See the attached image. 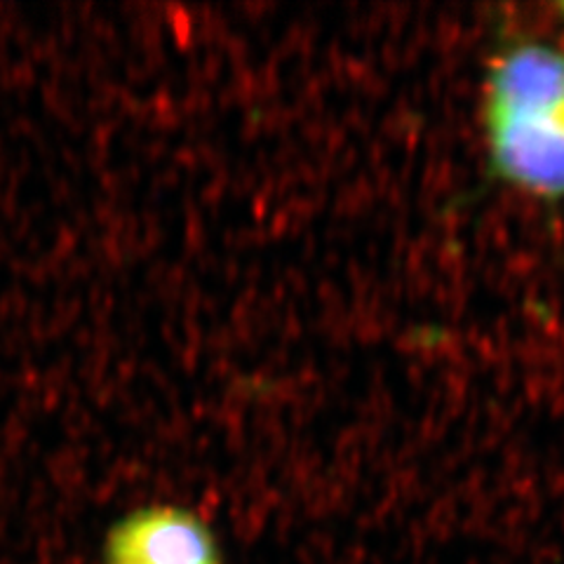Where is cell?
<instances>
[{
  "instance_id": "obj_1",
  "label": "cell",
  "mask_w": 564,
  "mask_h": 564,
  "mask_svg": "<svg viewBox=\"0 0 564 564\" xmlns=\"http://www.w3.org/2000/svg\"><path fill=\"white\" fill-rule=\"evenodd\" d=\"M482 122L494 172L539 198H564V52L508 47L491 64Z\"/></svg>"
},
{
  "instance_id": "obj_3",
  "label": "cell",
  "mask_w": 564,
  "mask_h": 564,
  "mask_svg": "<svg viewBox=\"0 0 564 564\" xmlns=\"http://www.w3.org/2000/svg\"><path fill=\"white\" fill-rule=\"evenodd\" d=\"M560 12H562V14H564V3H562V6H560Z\"/></svg>"
},
{
  "instance_id": "obj_2",
  "label": "cell",
  "mask_w": 564,
  "mask_h": 564,
  "mask_svg": "<svg viewBox=\"0 0 564 564\" xmlns=\"http://www.w3.org/2000/svg\"><path fill=\"white\" fill-rule=\"evenodd\" d=\"M99 564H226L212 524L180 503H144L104 532Z\"/></svg>"
}]
</instances>
